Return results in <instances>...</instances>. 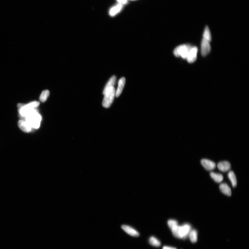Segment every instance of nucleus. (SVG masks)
<instances>
[{
    "label": "nucleus",
    "instance_id": "1",
    "mask_svg": "<svg viewBox=\"0 0 249 249\" xmlns=\"http://www.w3.org/2000/svg\"><path fill=\"white\" fill-rule=\"evenodd\" d=\"M173 235L175 237L184 239L187 237L191 231V226L188 224H185L182 226L178 224L171 229Z\"/></svg>",
    "mask_w": 249,
    "mask_h": 249
},
{
    "label": "nucleus",
    "instance_id": "2",
    "mask_svg": "<svg viewBox=\"0 0 249 249\" xmlns=\"http://www.w3.org/2000/svg\"><path fill=\"white\" fill-rule=\"evenodd\" d=\"M25 117L26 121L32 128L38 129L40 125L42 117L36 109H33L32 112Z\"/></svg>",
    "mask_w": 249,
    "mask_h": 249
},
{
    "label": "nucleus",
    "instance_id": "3",
    "mask_svg": "<svg viewBox=\"0 0 249 249\" xmlns=\"http://www.w3.org/2000/svg\"><path fill=\"white\" fill-rule=\"evenodd\" d=\"M105 95L102 102V105L106 108H109L113 102L116 95L115 88L113 86L109 88L103 94Z\"/></svg>",
    "mask_w": 249,
    "mask_h": 249
},
{
    "label": "nucleus",
    "instance_id": "4",
    "mask_svg": "<svg viewBox=\"0 0 249 249\" xmlns=\"http://www.w3.org/2000/svg\"><path fill=\"white\" fill-rule=\"evenodd\" d=\"M192 46L189 44H183L176 47L174 51V54L176 57H181L186 59L189 52Z\"/></svg>",
    "mask_w": 249,
    "mask_h": 249
},
{
    "label": "nucleus",
    "instance_id": "5",
    "mask_svg": "<svg viewBox=\"0 0 249 249\" xmlns=\"http://www.w3.org/2000/svg\"><path fill=\"white\" fill-rule=\"evenodd\" d=\"M198 51V49L197 47H192L190 48L186 58L189 63H192L196 61Z\"/></svg>",
    "mask_w": 249,
    "mask_h": 249
},
{
    "label": "nucleus",
    "instance_id": "6",
    "mask_svg": "<svg viewBox=\"0 0 249 249\" xmlns=\"http://www.w3.org/2000/svg\"><path fill=\"white\" fill-rule=\"evenodd\" d=\"M211 50L210 42L205 39H203L201 43V53L203 57L208 54Z\"/></svg>",
    "mask_w": 249,
    "mask_h": 249
},
{
    "label": "nucleus",
    "instance_id": "7",
    "mask_svg": "<svg viewBox=\"0 0 249 249\" xmlns=\"http://www.w3.org/2000/svg\"><path fill=\"white\" fill-rule=\"evenodd\" d=\"M203 167L207 170L211 171L215 169L216 165L215 163L207 159H203L201 161Z\"/></svg>",
    "mask_w": 249,
    "mask_h": 249
},
{
    "label": "nucleus",
    "instance_id": "8",
    "mask_svg": "<svg viewBox=\"0 0 249 249\" xmlns=\"http://www.w3.org/2000/svg\"><path fill=\"white\" fill-rule=\"evenodd\" d=\"M18 125L20 129L24 132L29 133L32 130V127L26 121L20 120L19 121Z\"/></svg>",
    "mask_w": 249,
    "mask_h": 249
},
{
    "label": "nucleus",
    "instance_id": "9",
    "mask_svg": "<svg viewBox=\"0 0 249 249\" xmlns=\"http://www.w3.org/2000/svg\"><path fill=\"white\" fill-rule=\"evenodd\" d=\"M122 229L130 236L137 237L139 236V233L133 228L126 225H123L122 226Z\"/></svg>",
    "mask_w": 249,
    "mask_h": 249
},
{
    "label": "nucleus",
    "instance_id": "10",
    "mask_svg": "<svg viewBox=\"0 0 249 249\" xmlns=\"http://www.w3.org/2000/svg\"><path fill=\"white\" fill-rule=\"evenodd\" d=\"M217 167L220 171L226 172L230 170L231 165L230 163L228 161H221L218 164Z\"/></svg>",
    "mask_w": 249,
    "mask_h": 249
},
{
    "label": "nucleus",
    "instance_id": "11",
    "mask_svg": "<svg viewBox=\"0 0 249 249\" xmlns=\"http://www.w3.org/2000/svg\"><path fill=\"white\" fill-rule=\"evenodd\" d=\"M125 82L126 79L124 77L122 78L119 80L118 83V86L117 91H116L115 96L117 97H119L122 93Z\"/></svg>",
    "mask_w": 249,
    "mask_h": 249
},
{
    "label": "nucleus",
    "instance_id": "12",
    "mask_svg": "<svg viewBox=\"0 0 249 249\" xmlns=\"http://www.w3.org/2000/svg\"><path fill=\"white\" fill-rule=\"evenodd\" d=\"M220 191L222 192L224 195L228 196H230L231 195V190L226 183H221L219 186Z\"/></svg>",
    "mask_w": 249,
    "mask_h": 249
},
{
    "label": "nucleus",
    "instance_id": "13",
    "mask_svg": "<svg viewBox=\"0 0 249 249\" xmlns=\"http://www.w3.org/2000/svg\"><path fill=\"white\" fill-rule=\"evenodd\" d=\"M123 5L122 3H119L116 6L111 8L109 10V14L111 16H114L118 13L122 9Z\"/></svg>",
    "mask_w": 249,
    "mask_h": 249
},
{
    "label": "nucleus",
    "instance_id": "14",
    "mask_svg": "<svg viewBox=\"0 0 249 249\" xmlns=\"http://www.w3.org/2000/svg\"><path fill=\"white\" fill-rule=\"evenodd\" d=\"M116 81V76H113V77L109 79V80L108 81V83H107V84H106L104 89L103 93V94H104L106 92L109 88L113 87V86L114 85H115Z\"/></svg>",
    "mask_w": 249,
    "mask_h": 249
},
{
    "label": "nucleus",
    "instance_id": "15",
    "mask_svg": "<svg viewBox=\"0 0 249 249\" xmlns=\"http://www.w3.org/2000/svg\"><path fill=\"white\" fill-rule=\"evenodd\" d=\"M228 178L230 181L233 187H235L237 185V181L236 175L233 171H230L228 174Z\"/></svg>",
    "mask_w": 249,
    "mask_h": 249
},
{
    "label": "nucleus",
    "instance_id": "16",
    "mask_svg": "<svg viewBox=\"0 0 249 249\" xmlns=\"http://www.w3.org/2000/svg\"><path fill=\"white\" fill-rule=\"evenodd\" d=\"M210 175L214 180L217 183L222 182L224 179L222 174L213 172H211Z\"/></svg>",
    "mask_w": 249,
    "mask_h": 249
},
{
    "label": "nucleus",
    "instance_id": "17",
    "mask_svg": "<svg viewBox=\"0 0 249 249\" xmlns=\"http://www.w3.org/2000/svg\"><path fill=\"white\" fill-rule=\"evenodd\" d=\"M203 39L208 41L210 42L212 40V36L210 30L208 26H207L204 30L203 34Z\"/></svg>",
    "mask_w": 249,
    "mask_h": 249
},
{
    "label": "nucleus",
    "instance_id": "18",
    "mask_svg": "<svg viewBox=\"0 0 249 249\" xmlns=\"http://www.w3.org/2000/svg\"><path fill=\"white\" fill-rule=\"evenodd\" d=\"M197 232L195 230H191L190 232L189 236L192 243H195L197 241Z\"/></svg>",
    "mask_w": 249,
    "mask_h": 249
},
{
    "label": "nucleus",
    "instance_id": "19",
    "mask_svg": "<svg viewBox=\"0 0 249 249\" xmlns=\"http://www.w3.org/2000/svg\"><path fill=\"white\" fill-rule=\"evenodd\" d=\"M50 95V92L46 90L42 91L40 96V100L42 102H46Z\"/></svg>",
    "mask_w": 249,
    "mask_h": 249
},
{
    "label": "nucleus",
    "instance_id": "20",
    "mask_svg": "<svg viewBox=\"0 0 249 249\" xmlns=\"http://www.w3.org/2000/svg\"><path fill=\"white\" fill-rule=\"evenodd\" d=\"M150 244L153 246L159 247L161 245V242L157 238L152 236L150 237L149 240Z\"/></svg>",
    "mask_w": 249,
    "mask_h": 249
},
{
    "label": "nucleus",
    "instance_id": "21",
    "mask_svg": "<svg viewBox=\"0 0 249 249\" xmlns=\"http://www.w3.org/2000/svg\"><path fill=\"white\" fill-rule=\"evenodd\" d=\"M40 104V102L37 101H34L31 102L27 105H25L28 108L33 109L35 108H36L38 106H39Z\"/></svg>",
    "mask_w": 249,
    "mask_h": 249
},
{
    "label": "nucleus",
    "instance_id": "22",
    "mask_svg": "<svg viewBox=\"0 0 249 249\" xmlns=\"http://www.w3.org/2000/svg\"><path fill=\"white\" fill-rule=\"evenodd\" d=\"M168 224L170 229L172 227L178 224L177 221L174 219H170L168 221Z\"/></svg>",
    "mask_w": 249,
    "mask_h": 249
},
{
    "label": "nucleus",
    "instance_id": "23",
    "mask_svg": "<svg viewBox=\"0 0 249 249\" xmlns=\"http://www.w3.org/2000/svg\"><path fill=\"white\" fill-rule=\"evenodd\" d=\"M162 249H177L174 247H173L168 246H164L163 248Z\"/></svg>",
    "mask_w": 249,
    "mask_h": 249
}]
</instances>
